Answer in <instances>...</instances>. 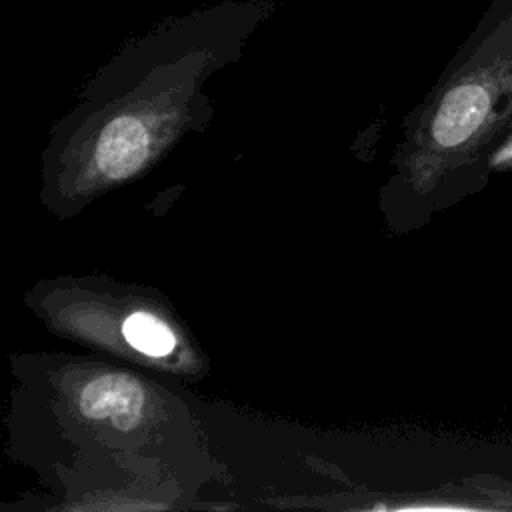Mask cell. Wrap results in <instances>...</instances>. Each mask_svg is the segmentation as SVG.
Segmentation results:
<instances>
[{
	"label": "cell",
	"mask_w": 512,
	"mask_h": 512,
	"mask_svg": "<svg viewBox=\"0 0 512 512\" xmlns=\"http://www.w3.org/2000/svg\"><path fill=\"white\" fill-rule=\"evenodd\" d=\"M510 172H512V130L498 144V148L492 152L490 162H488L490 180L496 176H506Z\"/></svg>",
	"instance_id": "cell-3"
},
{
	"label": "cell",
	"mask_w": 512,
	"mask_h": 512,
	"mask_svg": "<svg viewBox=\"0 0 512 512\" xmlns=\"http://www.w3.org/2000/svg\"><path fill=\"white\" fill-rule=\"evenodd\" d=\"M124 340L144 356L162 358L174 352L176 334L172 328L150 312H134L122 324Z\"/></svg>",
	"instance_id": "cell-2"
},
{
	"label": "cell",
	"mask_w": 512,
	"mask_h": 512,
	"mask_svg": "<svg viewBox=\"0 0 512 512\" xmlns=\"http://www.w3.org/2000/svg\"><path fill=\"white\" fill-rule=\"evenodd\" d=\"M512 130V0H490L474 30L412 112L402 150L406 222L426 224L482 192Z\"/></svg>",
	"instance_id": "cell-1"
}]
</instances>
